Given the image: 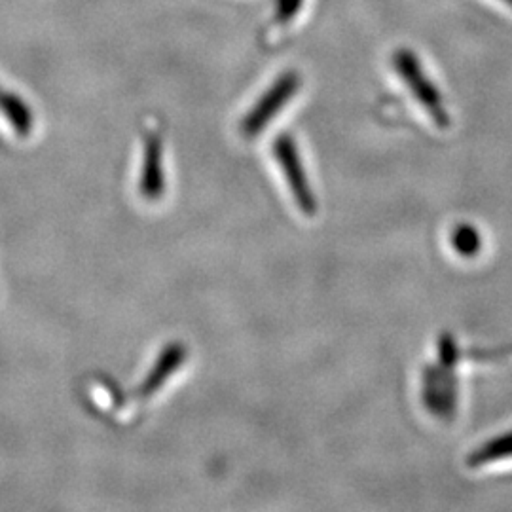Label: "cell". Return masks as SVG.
I'll use <instances>...</instances> for the list:
<instances>
[{
    "mask_svg": "<svg viewBox=\"0 0 512 512\" xmlns=\"http://www.w3.org/2000/svg\"><path fill=\"white\" fill-rule=\"evenodd\" d=\"M393 65H395L399 76L403 78L404 84H408L412 95L420 101L421 107L431 116V120L439 128H448L450 126V114L444 107L442 95L435 88V84L423 73L416 54L410 52V50H399L397 54L393 55Z\"/></svg>",
    "mask_w": 512,
    "mask_h": 512,
    "instance_id": "6da1fadb",
    "label": "cell"
},
{
    "mask_svg": "<svg viewBox=\"0 0 512 512\" xmlns=\"http://www.w3.org/2000/svg\"><path fill=\"white\" fill-rule=\"evenodd\" d=\"M274 154L277 162L281 165L289 188L293 192L294 202L300 207V211L308 217H313L317 213V200L313 196L308 175L304 171L302 160L298 156V150L294 145L293 139L289 135H283L275 141Z\"/></svg>",
    "mask_w": 512,
    "mask_h": 512,
    "instance_id": "7a4b0ae2",
    "label": "cell"
},
{
    "mask_svg": "<svg viewBox=\"0 0 512 512\" xmlns=\"http://www.w3.org/2000/svg\"><path fill=\"white\" fill-rule=\"evenodd\" d=\"M298 84H300V80L296 74H283L272 86V90L258 101L255 109L247 114V118L243 120V126H241L243 133L247 137L258 135L268 122L274 120L275 114L287 105V101L298 90Z\"/></svg>",
    "mask_w": 512,
    "mask_h": 512,
    "instance_id": "3957f363",
    "label": "cell"
},
{
    "mask_svg": "<svg viewBox=\"0 0 512 512\" xmlns=\"http://www.w3.org/2000/svg\"><path fill=\"white\" fill-rule=\"evenodd\" d=\"M165 175L162 167V143L160 137L150 133L145 139L143 169H141V194L148 202H156L164 196Z\"/></svg>",
    "mask_w": 512,
    "mask_h": 512,
    "instance_id": "277c9868",
    "label": "cell"
},
{
    "mask_svg": "<svg viewBox=\"0 0 512 512\" xmlns=\"http://www.w3.org/2000/svg\"><path fill=\"white\" fill-rule=\"evenodd\" d=\"M186 359V349L183 344H171L160 353L158 361L152 366V370L148 372L145 384L141 385V397H150L154 395L162 385L167 382V378L181 368Z\"/></svg>",
    "mask_w": 512,
    "mask_h": 512,
    "instance_id": "5b68a950",
    "label": "cell"
},
{
    "mask_svg": "<svg viewBox=\"0 0 512 512\" xmlns=\"http://www.w3.org/2000/svg\"><path fill=\"white\" fill-rule=\"evenodd\" d=\"M512 458V431L495 437V439L482 444L480 448H476L475 452L467 458V465L471 469H480L486 467L495 461H505Z\"/></svg>",
    "mask_w": 512,
    "mask_h": 512,
    "instance_id": "8992f818",
    "label": "cell"
},
{
    "mask_svg": "<svg viewBox=\"0 0 512 512\" xmlns=\"http://www.w3.org/2000/svg\"><path fill=\"white\" fill-rule=\"evenodd\" d=\"M452 243L461 256H475L482 247V239L473 226H459L454 232Z\"/></svg>",
    "mask_w": 512,
    "mask_h": 512,
    "instance_id": "52a82bcc",
    "label": "cell"
},
{
    "mask_svg": "<svg viewBox=\"0 0 512 512\" xmlns=\"http://www.w3.org/2000/svg\"><path fill=\"white\" fill-rule=\"evenodd\" d=\"M298 6H300V0H279V18H291Z\"/></svg>",
    "mask_w": 512,
    "mask_h": 512,
    "instance_id": "ba28073f",
    "label": "cell"
},
{
    "mask_svg": "<svg viewBox=\"0 0 512 512\" xmlns=\"http://www.w3.org/2000/svg\"><path fill=\"white\" fill-rule=\"evenodd\" d=\"M8 97H10V93L0 92V109L4 107V103L8 101Z\"/></svg>",
    "mask_w": 512,
    "mask_h": 512,
    "instance_id": "9c48e42d",
    "label": "cell"
},
{
    "mask_svg": "<svg viewBox=\"0 0 512 512\" xmlns=\"http://www.w3.org/2000/svg\"><path fill=\"white\" fill-rule=\"evenodd\" d=\"M503 2H505V4H509L512 8V0H503Z\"/></svg>",
    "mask_w": 512,
    "mask_h": 512,
    "instance_id": "30bf717a",
    "label": "cell"
}]
</instances>
